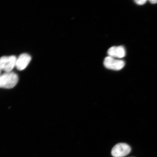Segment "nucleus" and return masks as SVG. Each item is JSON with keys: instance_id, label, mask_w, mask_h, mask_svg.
<instances>
[{"instance_id": "nucleus-1", "label": "nucleus", "mask_w": 157, "mask_h": 157, "mask_svg": "<svg viewBox=\"0 0 157 157\" xmlns=\"http://www.w3.org/2000/svg\"><path fill=\"white\" fill-rule=\"evenodd\" d=\"M18 80V76L14 72H5L0 75V88L11 89L17 85Z\"/></svg>"}, {"instance_id": "nucleus-4", "label": "nucleus", "mask_w": 157, "mask_h": 157, "mask_svg": "<svg viewBox=\"0 0 157 157\" xmlns=\"http://www.w3.org/2000/svg\"><path fill=\"white\" fill-rule=\"evenodd\" d=\"M125 63L124 61L116 59L108 56L105 59L104 61V65L105 67L110 70H120L124 67Z\"/></svg>"}, {"instance_id": "nucleus-7", "label": "nucleus", "mask_w": 157, "mask_h": 157, "mask_svg": "<svg viewBox=\"0 0 157 157\" xmlns=\"http://www.w3.org/2000/svg\"><path fill=\"white\" fill-rule=\"evenodd\" d=\"M135 2L137 5H142L145 4L146 3L147 1H146V0H140V1H135Z\"/></svg>"}, {"instance_id": "nucleus-9", "label": "nucleus", "mask_w": 157, "mask_h": 157, "mask_svg": "<svg viewBox=\"0 0 157 157\" xmlns=\"http://www.w3.org/2000/svg\"><path fill=\"white\" fill-rule=\"evenodd\" d=\"M1 70H0V75H1Z\"/></svg>"}, {"instance_id": "nucleus-3", "label": "nucleus", "mask_w": 157, "mask_h": 157, "mask_svg": "<svg viewBox=\"0 0 157 157\" xmlns=\"http://www.w3.org/2000/svg\"><path fill=\"white\" fill-rule=\"evenodd\" d=\"M131 151V148L125 143H119L115 145L111 150V154L114 157H123L127 155Z\"/></svg>"}, {"instance_id": "nucleus-6", "label": "nucleus", "mask_w": 157, "mask_h": 157, "mask_svg": "<svg viewBox=\"0 0 157 157\" xmlns=\"http://www.w3.org/2000/svg\"><path fill=\"white\" fill-rule=\"evenodd\" d=\"M107 53L112 57L122 58L125 56V51L122 46H113L109 49Z\"/></svg>"}, {"instance_id": "nucleus-8", "label": "nucleus", "mask_w": 157, "mask_h": 157, "mask_svg": "<svg viewBox=\"0 0 157 157\" xmlns=\"http://www.w3.org/2000/svg\"><path fill=\"white\" fill-rule=\"evenodd\" d=\"M150 2L151 3L153 4L157 3V0H151Z\"/></svg>"}, {"instance_id": "nucleus-2", "label": "nucleus", "mask_w": 157, "mask_h": 157, "mask_svg": "<svg viewBox=\"0 0 157 157\" xmlns=\"http://www.w3.org/2000/svg\"><path fill=\"white\" fill-rule=\"evenodd\" d=\"M17 58L14 56L0 58V70L5 72H12L15 67Z\"/></svg>"}, {"instance_id": "nucleus-5", "label": "nucleus", "mask_w": 157, "mask_h": 157, "mask_svg": "<svg viewBox=\"0 0 157 157\" xmlns=\"http://www.w3.org/2000/svg\"><path fill=\"white\" fill-rule=\"evenodd\" d=\"M31 59V56L25 53L21 54L17 58L15 67L20 71L24 70L28 66Z\"/></svg>"}]
</instances>
